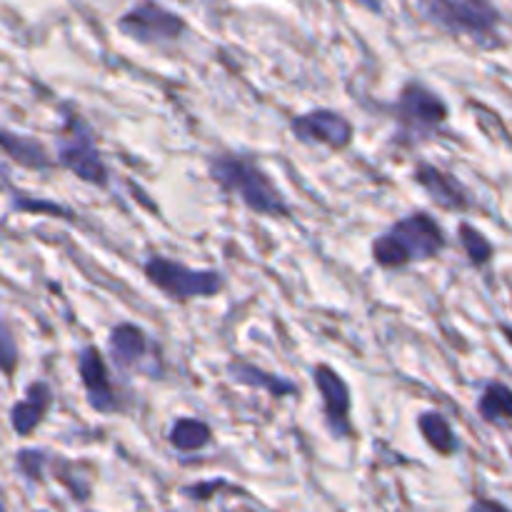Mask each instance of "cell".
Listing matches in <instances>:
<instances>
[{
  "instance_id": "cell-1",
  "label": "cell",
  "mask_w": 512,
  "mask_h": 512,
  "mask_svg": "<svg viewBox=\"0 0 512 512\" xmlns=\"http://www.w3.org/2000/svg\"><path fill=\"white\" fill-rule=\"evenodd\" d=\"M205 173L220 193L238 200L248 213L268 220L293 218V205L285 198L283 188L253 155L220 150L205 160Z\"/></svg>"
},
{
  "instance_id": "cell-2",
  "label": "cell",
  "mask_w": 512,
  "mask_h": 512,
  "mask_svg": "<svg viewBox=\"0 0 512 512\" xmlns=\"http://www.w3.org/2000/svg\"><path fill=\"white\" fill-rule=\"evenodd\" d=\"M448 248L443 225L428 210H413L378 233L370 243V258L383 270H405L430 263Z\"/></svg>"
},
{
  "instance_id": "cell-3",
  "label": "cell",
  "mask_w": 512,
  "mask_h": 512,
  "mask_svg": "<svg viewBox=\"0 0 512 512\" xmlns=\"http://www.w3.org/2000/svg\"><path fill=\"white\" fill-rule=\"evenodd\" d=\"M450 108L438 90L423 80H405L393 103L395 140L408 148L433 140L445 128Z\"/></svg>"
},
{
  "instance_id": "cell-4",
  "label": "cell",
  "mask_w": 512,
  "mask_h": 512,
  "mask_svg": "<svg viewBox=\"0 0 512 512\" xmlns=\"http://www.w3.org/2000/svg\"><path fill=\"white\" fill-rule=\"evenodd\" d=\"M55 168L65 170L80 183L93 188H108L110 168L100 150L93 125L80 113H65L58 133H55Z\"/></svg>"
},
{
  "instance_id": "cell-5",
  "label": "cell",
  "mask_w": 512,
  "mask_h": 512,
  "mask_svg": "<svg viewBox=\"0 0 512 512\" xmlns=\"http://www.w3.org/2000/svg\"><path fill=\"white\" fill-rule=\"evenodd\" d=\"M423 18L443 33L470 38L478 48L493 50L500 40V13L490 0H420Z\"/></svg>"
},
{
  "instance_id": "cell-6",
  "label": "cell",
  "mask_w": 512,
  "mask_h": 512,
  "mask_svg": "<svg viewBox=\"0 0 512 512\" xmlns=\"http://www.w3.org/2000/svg\"><path fill=\"white\" fill-rule=\"evenodd\" d=\"M143 278L150 288L158 290L165 300L175 305H188L195 303V300H213L228 285L220 270L190 268V265L160 253L145 258Z\"/></svg>"
},
{
  "instance_id": "cell-7",
  "label": "cell",
  "mask_w": 512,
  "mask_h": 512,
  "mask_svg": "<svg viewBox=\"0 0 512 512\" xmlns=\"http://www.w3.org/2000/svg\"><path fill=\"white\" fill-rule=\"evenodd\" d=\"M105 358L113 365L115 373L130 378V375H143V378H163L165 363L160 355L158 343L150 338L148 330L138 323L113 325L105 340Z\"/></svg>"
},
{
  "instance_id": "cell-8",
  "label": "cell",
  "mask_w": 512,
  "mask_h": 512,
  "mask_svg": "<svg viewBox=\"0 0 512 512\" xmlns=\"http://www.w3.org/2000/svg\"><path fill=\"white\" fill-rule=\"evenodd\" d=\"M75 370H78L80 388L85 393V403L93 413L113 418L125 413V395L113 380L108 358L98 345H83L75 355Z\"/></svg>"
},
{
  "instance_id": "cell-9",
  "label": "cell",
  "mask_w": 512,
  "mask_h": 512,
  "mask_svg": "<svg viewBox=\"0 0 512 512\" xmlns=\"http://www.w3.org/2000/svg\"><path fill=\"white\" fill-rule=\"evenodd\" d=\"M118 30L125 38L148 48L175 45L185 35V20L155 0H140L118 18Z\"/></svg>"
},
{
  "instance_id": "cell-10",
  "label": "cell",
  "mask_w": 512,
  "mask_h": 512,
  "mask_svg": "<svg viewBox=\"0 0 512 512\" xmlns=\"http://www.w3.org/2000/svg\"><path fill=\"white\" fill-rule=\"evenodd\" d=\"M288 128L290 135L308 148L345 153L355 143L353 120L335 108H310L305 113L293 115Z\"/></svg>"
},
{
  "instance_id": "cell-11",
  "label": "cell",
  "mask_w": 512,
  "mask_h": 512,
  "mask_svg": "<svg viewBox=\"0 0 512 512\" xmlns=\"http://www.w3.org/2000/svg\"><path fill=\"white\" fill-rule=\"evenodd\" d=\"M315 390L320 395V408H323V423L328 428L330 438L350 440L353 438V393H350L348 380L335 370L333 365L318 363L310 368Z\"/></svg>"
},
{
  "instance_id": "cell-12",
  "label": "cell",
  "mask_w": 512,
  "mask_h": 512,
  "mask_svg": "<svg viewBox=\"0 0 512 512\" xmlns=\"http://www.w3.org/2000/svg\"><path fill=\"white\" fill-rule=\"evenodd\" d=\"M410 178H413V183L428 195L430 203H433L435 208L445 210V213H468V210L473 208L470 190L465 188L453 173L440 168V165L420 160V163H415Z\"/></svg>"
},
{
  "instance_id": "cell-13",
  "label": "cell",
  "mask_w": 512,
  "mask_h": 512,
  "mask_svg": "<svg viewBox=\"0 0 512 512\" xmlns=\"http://www.w3.org/2000/svg\"><path fill=\"white\" fill-rule=\"evenodd\" d=\"M53 403L55 395L48 380H30L23 390V398L10 405L8 420L13 433L18 438H30L43 425V420L48 418Z\"/></svg>"
},
{
  "instance_id": "cell-14",
  "label": "cell",
  "mask_w": 512,
  "mask_h": 512,
  "mask_svg": "<svg viewBox=\"0 0 512 512\" xmlns=\"http://www.w3.org/2000/svg\"><path fill=\"white\" fill-rule=\"evenodd\" d=\"M225 373H228V378L233 380L235 385H240V388L263 390V393H268L270 398L275 400H288L298 395V383H293V380L285 378V375L280 373L263 370L260 365L248 363V360H230V363L225 365Z\"/></svg>"
},
{
  "instance_id": "cell-15",
  "label": "cell",
  "mask_w": 512,
  "mask_h": 512,
  "mask_svg": "<svg viewBox=\"0 0 512 512\" xmlns=\"http://www.w3.org/2000/svg\"><path fill=\"white\" fill-rule=\"evenodd\" d=\"M0 153L13 160L18 168L33 170V173H45V170L55 168V158L48 145L28 133L0 128Z\"/></svg>"
},
{
  "instance_id": "cell-16",
  "label": "cell",
  "mask_w": 512,
  "mask_h": 512,
  "mask_svg": "<svg viewBox=\"0 0 512 512\" xmlns=\"http://www.w3.org/2000/svg\"><path fill=\"white\" fill-rule=\"evenodd\" d=\"M475 408H478L483 423L512 430V388H508L505 383H498V380L485 383Z\"/></svg>"
},
{
  "instance_id": "cell-17",
  "label": "cell",
  "mask_w": 512,
  "mask_h": 512,
  "mask_svg": "<svg viewBox=\"0 0 512 512\" xmlns=\"http://www.w3.org/2000/svg\"><path fill=\"white\" fill-rule=\"evenodd\" d=\"M418 430L420 438L428 443V448L443 455V458L458 453V435H455L453 425L440 410H423L418 415Z\"/></svg>"
},
{
  "instance_id": "cell-18",
  "label": "cell",
  "mask_w": 512,
  "mask_h": 512,
  "mask_svg": "<svg viewBox=\"0 0 512 512\" xmlns=\"http://www.w3.org/2000/svg\"><path fill=\"white\" fill-rule=\"evenodd\" d=\"M165 438L178 453H198L213 443V428L200 418H175Z\"/></svg>"
},
{
  "instance_id": "cell-19",
  "label": "cell",
  "mask_w": 512,
  "mask_h": 512,
  "mask_svg": "<svg viewBox=\"0 0 512 512\" xmlns=\"http://www.w3.org/2000/svg\"><path fill=\"white\" fill-rule=\"evenodd\" d=\"M458 240H460V245H463L465 255H468L470 265H475V268H483V265H488L490 260H493V255H495L493 243H490V240L485 238L478 228H475V225L460 223L458 225Z\"/></svg>"
},
{
  "instance_id": "cell-20",
  "label": "cell",
  "mask_w": 512,
  "mask_h": 512,
  "mask_svg": "<svg viewBox=\"0 0 512 512\" xmlns=\"http://www.w3.org/2000/svg\"><path fill=\"white\" fill-rule=\"evenodd\" d=\"M18 345H15V338L10 335V330L5 328V323L0 320V373L5 378H13L15 370H18Z\"/></svg>"
},
{
  "instance_id": "cell-21",
  "label": "cell",
  "mask_w": 512,
  "mask_h": 512,
  "mask_svg": "<svg viewBox=\"0 0 512 512\" xmlns=\"http://www.w3.org/2000/svg\"><path fill=\"white\" fill-rule=\"evenodd\" d=\"M18 470L30 480H40L43 478L45 468H48V453L43 450H20L18 453Z\"/></svg>"
},
{
  "instance_id": "cell-22",
  "label": "cell",
  "mask_w": 512,
  "mask_h": 512,
  "mask_svg": "<svg viewBox=\"0 0 512 512\" xmlns=\"http://www.w3.org/2000/svg\"><path fill=\"white\" fill-rule=\"evenodd\" d=\"M15 210H23V213H48L50 218H63V220H73V213L68 208L58 203H40V200H28V198H15L13 200Z\"/></svg>"
},
{
  "instance_id": "cell-23",
  "label": "cell",
  "mask_w": 512,
  "mask_h": 512,
  "mask_svg": "<svg viewBox=\"0 0 512 512\" xmlns=\"http://www.w3.org/2000/svg\"><path fill=\"white\" fill-rule=\"evenodd\" d=\"M470 512H510V510L503 508L500 503H495V500H475V503L470 505Z\"/></svg>"
},
{
  "instance_id": "cell-24",
  "label": "cell",
  "mask_w": 512,
  "mask_h": 512,
  "mask_svg": "<svg viewBox=\"0 0 512 512\" xmlns=\"http://www.w3.org/2000/svg\"><path fill=\"white\" fill-rule=\"evenodd\" d=\"M350 3L360 5V8L370 10V13H380L383 10V0H350Z\"/></svg>"
},
{
  "instance_id": "cell-25",
  "label": "cell",
  "mask_w": 512,
  "mask_h": 512,
  "mask_svg": "<svg viewBox=\"0 0 512 512\" xmlns=\"http://www.w3.org/2000/svg\"><path fill=\"white\" fill-rule=\"evenodd\" d=\"M500 333H503V338L505 340H508V343H510V348H512V325H500Z\"/></svg>"
}]
</instances>
